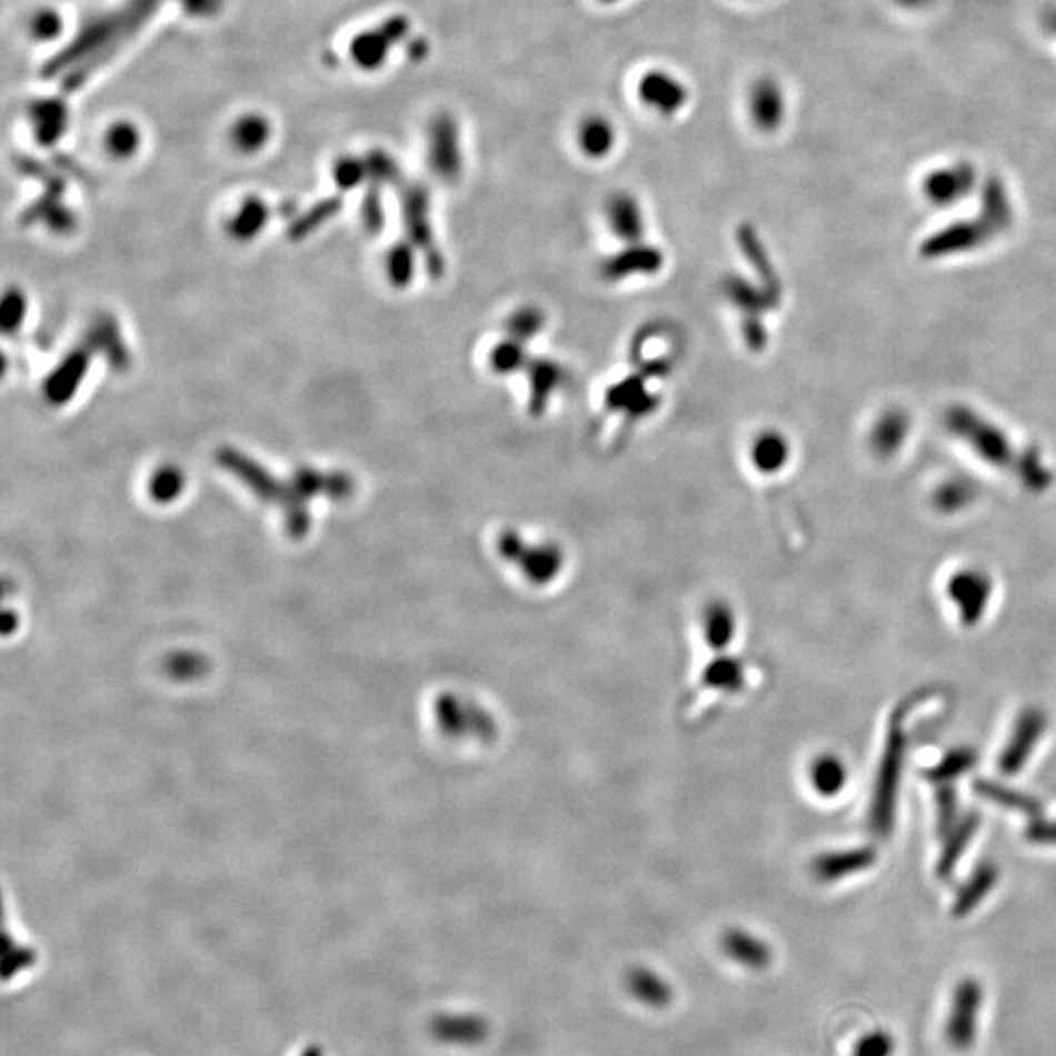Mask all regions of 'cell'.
I'll return each mask as SVG.
<instances>
[{
	"label": "cell",
	"instance_id": "6",
	"mask_svg": "<svg viewBox=\"0 0 1056 1056\" xmlns=\"http://www.w3.org/2000/svg\"><path fill=\"white\" fill-rule=\"evenodd\" d=\"M574 141L589 161L609 159L618 146L617 123L605 112H587L577 120Z\"/></svg>",
	"mask_w": 1056,
	"mask_h": 1056
},
{
	"label": "cell",
	"instance_id": "8",
	"mask_svg": "<svg viewBox=\"0 0 1056 1056\" xmlns=\"http://www.w3.org/2000/svg\"><path fill=\"white\" fill-rule=\"evenodd\" d=\"M1045 726H1047V720L1039 710H1027L1019 716L1008 748L1004 751V756L999 757V769L1008 775L1019 771L1032 754V749L1037 746Z\"/></svg>",
	"mask_w": 1056,
	"mask_h": 1056
},
{
	"label": "cell",
	"instance_id": "26",
	"mask_svg": "<svg viewBox=\"0 0 1056 1056\" xmlns=\"http://www.w3.org/2000/svg\"><path fill=\"white\" fill-rule=\"evenodd\" d=\"M388 272H390L391 285H409V278L414 272V255L407 245H398L391 249L388 257Z\"/></svg>",
	"mask_w": 1056,
	"mask_h": 1056
},
{
	"label": "cell",
	"instance_id": "4",
	"mask_svg": "<svg viewBox=\"0 0 1056 1056\" xmlns=\"http://www.w3.org/2000/svg\"><path fill=\"white\" fill-rule=\"evenodd\" d=\"M744 108L754 130L765 136L779 131L787 118V94L783 84L771 74L756 77L746 90Z\"/></svg>",
	"mask_w": 1056,
	"mask_h": 1056
},
{
	"label": "cell",
	"instance_id": "29",
	"mask_svg": "<svg viewBox=\"0 0 1056 1056\" xmlns=\"http://www.w3.org/2000/svg\"><path fill=\"white\" fill-rule=\"evenodd\" d=\"M595 2L601 4V7H617V4L625 2V0H595Z\"/></svg>",
	"mask_w": 1056,
	"mask_h": 1056
},
{
	"label": "cell",
	"instance_id": "7",
	"mask_svg": "<svg viewBox=\"0 0 1056 1056\" xmlns=\"http://www.w3.org/2000/svg\"><path fill=\"white\" fill-rule=\"evenodd\" d=\"M94 352H98L97 347L87 337V341L82 342L81 347H77L58 366V370L49 376V380L46 382V398L53 406H61V404H66V401L73 398L74 391H77L79 383L82 382V378L89 370L90 358Z\"/></svg>",
	"mask_w": 1056,
	"mask_h": 1056
},
{
	"label": "cell",
	"instance_id": "10",
	"mask_svg": "<svg viewBox=\"0 0 1056 1056\" xmlns=\"http://www.w3.org/2000/svg\"><path fill=\"white\" fill-rule=\"evenodd\" d=\"M431 1033L450 1045H478L488 1037V1019L476 1014H445L435 1017Z\"/></svg>",
	"mask_w": 1056,
	"mask_h": 1056
},
{
	"label": "cell",
	"instance_id": "19",
	"mask_svg": "<svg viewBox=\"0 0 1056 1056\" xmlns=\"http://www.w3.org/2000/svg\"><path fill=\"white\" fill-rule=\"evenodd\" d=\"M976 790L984 795L986 798H990L994 803L998 805L1009 806V808H1017V810H1025V813H1037L1039 806L1035 805L1029 798L1022 797L1017 795L1014 790H1008V788L998 787L994 785L990 780H978L976 785Z\"/></svg>",
	"mask_w": 1056,
	"mask_h": 1056
},
{
	"label": "cell",
	"instance_id": "30",
	"mask_svg": "<svg viewBox=\"0 0 1056 1056\" xmlns=\"http://www.w3.org/2000/svg\"><path fill=\"white\" fill-rule=\"evenodd\" d=\"M739 2H754V0H739Z\"/></svg>",
	"mask_w": 1056,
	"mask_h": 1056
},
{
	"label": "cell",
	"instance_id": "23",
	"mask_svg": "<svg viewBox=\"0 0 1056 1056\" xmlns=\"http://www.w3.org/2000/svg\"><path fill=\"white\" fill-rule=\"evenodd\" d=\"M896 1053V1039L885 1029L870 1032L863 1039L857 1040L854 1047V1056H894Z\"/></svg>",
	"mask_w": 1056,
	"mask_h": 1056
},
{
	"label": "cell",
	"instance_id": "3",
	"mask_svg": "<svg viewBox=\"0 0 1056 1056\" xmlns=\"http://www.w3.org/2000/svg\"><path fill=\"white\" fill-rule=\"evenodd\" d=\"M984 988L976 978H963L953 992L945 1037L950 1048L967 1053L975 1047L983 1009Z\"/></svg>",
	"mask_w": 1056,
	"mask_h": 1056
},
{
	"label": "cell",
	"instance_id": "13",
	"mask_svg": "<svg viewBox=\"0 0 1056 1056\" xmlns=\"http://www.w3.org/2000/svg\"><path fill=\"white\" fill-rule=\"evenodd\" d=\"M626 988L644 1006L654 1009H664L674 999V988L664 980L658 973L650 968L634 967L625 978Z\"/></svg>",
	"mask_w": 1056,
	"mask_h": 1056
},
{
	"label": "cell",
	"instance_id": "18",
	"mask_svg": "<svg viewBox=\"0 0 1056 1056\" xmlns=\"http://www.w3.org/2000/svg\"><path fill=\"white\" fill-rule=\"evenodd\" d=\"M185 489V476L175 466H165L155 471L149 481V494L157 504H171Z\"/></svg>",
	"mask_w": 1056,
	"mask_h": 1056
},
{
	"label": "cell",
	"instance_id": "14",
	"mask_svg": "<svg viewBox=\"0 0 1056 1056\" xmlns=\"http://www.w3.org/2000/svg\"><path fill=\"white\" fill-rule=\"evenodd\" d=\"M90 341L94 342L98 352H104L108 362L116 370H126L130 366V352L123 342L120 327L112 317H100L89 333Z\"/></svg>",
	"mask_w": 1056,
	"mask_h": 1056
},
{
	"label": "cell",
	"instance_id": "21",
	"mask_svg": "<svg viewBox=\"0 0 1056 1056\" xmlns=\"http://www.w3.org/2000/svg\"><path fill=\"white\" fill-rule=\"evenodd\" d=\"M337 210H339V202H337V200H331V202H323L321 206H317V208L308 211L303 218H300V220L293 223L292 228H290V231H288V236H290V239H293V241H298V239L308 237L309 233L313 231V229L319 228L323 221L329 220V218H331V216H333L335 211Z\"/></svg>",
	"mask_w": 1056,
	"mask_h": 1056
},
{
	"label": "cell",
	"instance_id": "20",
	"mask_svg": "<svg viewBox=\"0 0 1056 1056\" xmlns=\"http://www.w3.org/2000/svg\"><path fill=\"white\" fill-rule=\"evenodd\" d=\"M267 221V210L260 202H247L231 226V236L237 239H251Z\"/></svg>",
	"mask_w": 1056,
	"mask_h": 1056
},
{
	"label": "cell",
	"instance_id": "11",
	"mask_svg": "<svg viewBox=\"0 0 1056 1056\" xmlns=\"http://www.w3.org/2000/svg\"><path fill=\"white\" fill-rule=\"evenodd\" d=\"M950 599L959 605L960 615L967 625H975L984 615L990 597V586L983 576L963 574L953 577L949 587Z\"/></svg>",
	"mask_w": 1056,
	"mask_h": 1056
},
{
	"label": "cell",
	"instance_id": "17",
	"mask_svg": "<svg viewBox=\"0 0 1056 1056\" xmlns=\"http://www.w3.org/2000/svg\"><path fill=\"white\" fill-rule=\"evenodd\" d=\"M810 780H813V787L820 795L831 797L844 788L845 780H847V769L837 757L821 756L813 764Z\"/></svg>",
	"mask_w": 1056,
	"mask_h": 1056
},
{
	"label": "cell",
	"instance_id": "12",
	"mask_svg": "<svg viewBox=\"0 0 1056 1056\" xmlns=\"http://www.w3.org/2000/svg\"><path fill=\"white\" fill-rule=\"evenodd\" d=\"M723 949L731 960H736L741 967L761 970V968L771 965V947L761 942L756 935L748 934L744 929H728L723 935Z\"/></svg>",
	"mask_w": 1056,
	"mask_h": 1056
},
{
	"label": "cell",
	"instance_id": "15",
	"mask_svg": "<svg viewBox=\"0 0 1056 1056\" xmlns=\"http://www.w3.org/2000/svg\"><path fill=\"white\" fill-rule=\"evenodd\" d=\"M875 861L873 849H854L841 854L826 855L816 863V873L821 880H837L844 875H851L857 870L867 869Z\"/></svg>",
	"mask_w": 1056,
	"mask_h": 1056
},
{
	"label": "cell",
	"instance_id": "1",
	"mask_svg": "<svg viewBox=\"0 0 1056 1056\" xmlns=\"http://www.w3.org/2000/svg\"><path fill=\"white\" fill-rule=\"evenodd\" d=\"M218 464L233 474L237 480L243 481L255 496L265 504L278 505L286 515V527L292 537H303L309 528V512L306 499L296 491L292 481L278 480L269 470H265L259 462L243 455L237 448L223 447L218 450Z\"/></svg>",
	"mask_w": 1056,
	"mask_h": 1056
},
{
	"label": "cell",
	"instance_id": "2",
	"mask_svg": "<svg viewBox=\"0 0 1056 1056\" xmlns=\"http://www.w3.org/2000/svg\"><path fill=\"white\" fill-rule=\"evenodd\" d=\"M634 97L646 112L671 120L691 102V87L667 67H648L634 82Z\"/></svg>",
	"mask_w": 1056,
	"mask_h": 1056
},
{
	"label": "cell",
	"instance_id": "25",
	"mask_svg": "<svg viewBox=\"0 0 1056 1056\" xmlns=\"http://www.w3.org/2000/svg\"><path fill=\"white\" fill-rule=\"evenodd\" d=\"M26 316V300L24 293L20 290H10L4 296L2 300V309H0V326H2V331L10 335L17 331L20 323L24 321Z\"/></svg>",
	"mask_w": 1056,
	"mask_h": 1056
},
{
	"label": "cell",
	"instance_id": "16",
	"mask_svg": "<svg viewBox=\"0 0 1056 1056\" xmlns=\"http://www.w3.org/2000/svg\"><path fill=\"white\" fill-rule=\"evenodd\" d=\"M994 885H996V869L992 867L990 863L978 867L967 885L963 886L957 900L953 904V916L965 918L967 914L975 910L978 904L983 903Z\"/></svg>",
	"mask_w": 1056,
	"mask_h": 1056
},
{
	"label": "cell",
	"instance_id": "22",
	"mask_svg": "<svg viewBox=\"0 0 1056 1056\" xmlns=\"http://www.w3.org/2000/svg\"><path fill=\"white\" fill-rule=\"evenodd\" d=\"M975 754L968 751V749H963V751L949 754V756L943 759L942 764L935 765L934 771H929L927 775L934 780L947 783V780L955 779V777H959V775H963L967 769H970V767L975 765Z\"/></svg>",
	"mask_w": 1056,
	"mask_h": 1056
},
{
	"label": "cell",
	"instance_id": "27",
	"mask_svg": "<svg viewBox=\"0 0 1056 1056\" xmlns=\"http://www.w3.org/2000/svg\"><path fill=\"white\" fill-rule=\"evenodd\" d=\"M939 813H942V824L947 826L953 814L957 813V800H955V795L950 788H945L942 790V797H939Z\"/></svg>",
	"mask_w": 1056,
	"mask_h": 1056
},
{
	"label": "cell",
	"instance_id": "5",
	"mask_svg": "<svg viewBox=\"0 0 1056 1056\" xmlns=\"http://www.w3.org/2000/svg\"><path fill=\"white\" fill-rule=\"evenodd\" d=\"M904 738L898 728H893L885 757L878 771L877 787H875V803H873V826L880 834H886L893 821L894 797L898 787V775L903 765Z\"/></svg>",
	"mask_w": 1056,
	"mask_h": 1056
},
{
	"label": "cell",
	"instance_id": "24",
	"mask_svg": "<svg viewBox=\"0 0 1056 1056\" xmlns=\"http://www.w3.org/2000/svg\"><path fill=\"white\" fill-rule=\"evenodd\" d=\"M975 829L976 818H968V820L963 821V826L955 831V839L950 841L947 851L943 854L942 863H939V873H942L943 878H947L953 867L957 865V859H959L960 854L965 851V844L973 837Z\"/></svg>",
	"mask_w": 1056,
	"mask_h": 1056
},
{
	"label": "cell",
	"instance_id": "9",
	"mask_svg": "<svg viewBox=\"0 0 1056 1056\" xmlns=\"http://www.w3.org/2000/svg\"><path fill=\"white\" fill-rule=\"evenodd\" d=\"M431 159L435 169L445 177H455L462 165V143L458 123L450 116H440L432 123Z\"/></svg>",
	"mask_w": 1056,
	"mask_h": 1056
},
{
	"label": "cell",
	"instance_id": "28",
	"mask_svg": "<svg viewBox=\"0 0 1056 1056\" xmlns=\"http://www.w3.org/2000/svg\"><path fill=\"white\" fill-rule=\"evenodd\" d=\"M1029 837L1040 844H1056V824H1040L1029 831Z\"/></svg>",
	"mask_w": 1056,
	"mask_h": 1056
}]
</instances>
